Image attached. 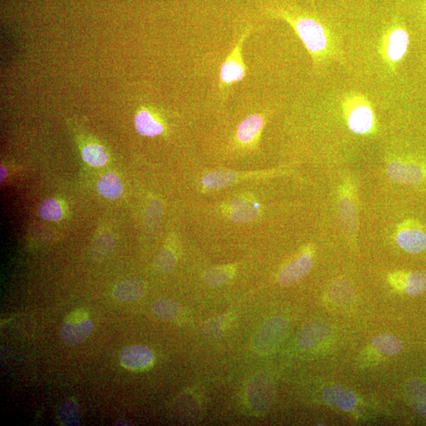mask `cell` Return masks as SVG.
I'll return each mask as SVG.
<instances>
[{
  "label": "cell",
  "instance_id": "obj_31",
  "mask_svg": "<svg viewBox=\"0 0 426 426\" xmlns=\"http://www.w3.org/2000/svg\"><path fill=\"white\" fill-rule=\"evenodd\" d=\"M114 244L111 239H99L94 248V257L97 260L104 259L112 252Z\"/></svg>",
  "mask_w": 426,
  "mask_h": 426
},
{
  "label": "cell",
  "instance_id": "obj_22",
  "mask_svg": "<svg viewBox=\"0 0 426 426\" xmlns=\"http://www.w3.org/2000/svg\"><path fill=\"white\" fill-rule=\"evenodd\" d=\"M376 349L386 355H394L400 353L403 348L400 339L390 335H380L372 340Z\"/></svg>",
  "mask_w": 426,
  "mask_h": 426
},
{
  "label": "cell",
  "instance_id": "obj_25",
  "mask_svg": "<svg viewBox=\"0 0 426 426\" xmlns=\"http://www.w3.org/2000/svg\"><path fill=\"white\" fill-rule=\"evenodd\" d=\"M405 293L410 296H417L426 291V272L410 273L405 281Z\"/></svg>",
  "mask_w": 426,
  "mask_h": 426
},
{
  "label": "cell",
  "instance_id": "obj_28",
  "mask_svg": "<svg viewBox=\"0 0 426 426\" xmlns=\"http://www.w3.org/2000/svg\"><path fill=\"white\" fill-rule=\"evenodd\" d=\"M231 273L225 268H212L204 273V281L212 288L219 287L230 279Z\"/></svg>",
  "mask_w": 426,
  "mask_h": 426
},
{
  "label": "cell",
  "instance_id": "obj_13",
  "mask_svg": "<svg viewBox=\"0 0 426 426\" xmlns=\"http://www.w3.org/2000/svg\"><path fill=\"white\" fill-rule=\"evenodd\" d=\"M409 43L408 34L400 27L390 31L386 44V55L390 62L400 61L406 53Z\"/></svg>",
  "mask_w": 426,
  "mask_h": 426
},
{
  "label": "cell",
  "instance_id": "obj_11",
  "mask_svg": "<svg viewBox=\"0 0 426 426\" xmlns=\"http://www.w3.org/2000/svg\"><path fill=\"white\" fill-rule=\"evenodd\" d=\"M94 329V323L89 319L77 322H67L61 329V339L64 344L76 346L87 340Z\"/></svg>",
  "mask_w": 426,
  "mask_h": 426
},
{
  "label": "cell",
  "instance_id": "obj_7",
  "mask_svg": "<svg viewBox=\"0 0 426 426\" xmlns=\"http://www.w3.org/2000/svg\"><path fill=\"white\" fill-rule=\"evenodd\" d=\"M397 243L410 253H422L426 248V233L415 224H404L397 233Z\"/></svg>",
  "mask_w": 426,
  "mask_h": 426
},
{
  "label": "cell",
  "instance_id": "obj_34",
  "mask_svg": "<svg viewBox=\"0 0 426 426\" xmlns=\"http://www.w3.org/2000/svg\"><path fill=\"white\" fill-rule=\"evenodd\" d=\"M116 425H132V424L124 420H121L116 423Z\"/></svg>",
  "mask_w": 426,
  "mask_h": 426
},
{
  "label": "cell",
  "instance_id": "obj_27",
  "mask_svg": "<svg viewBox=\"0 0 426 426\" xmlns=\"http://www.w3.org/2000/svg\"><path fill=\"white\" fill-rule=\"evenodd\" d=\"M38 214L42 219L50 222H58L62 218V209L54 199H48L40 204Z\"/></svg>",
  "mask_w": 426,
  "mask_h": 426
},
{
  "label": "cell",
  "instance_id": "obj_29",
  "mask_svg": "<svg viewBox=\"0 0 426 426\" xmlns=\"http://www.w3.org/2000/svg\"><path fill=\"white\" fill-rule=\"evenodd\" d=\"M176 266V258L173 251L165 248L155 261V268L161 273H172Z\"/></svg>",
  "mask_w": 426,
  "mask_h": 426
},
{
  "label": "cell",
  "instance_id": "obj_6",
  "mask_svg": "<svg viewBox=\"0 0 426 426\" xmlns=\"http://www.w3.org/2000/svg\"><path fill=\"white\" fill-rule=\"evenodd\" d=\"M338 218L341 229L348 236L358 231L359 220L353 197L346 187L341 191L338 202Z\"/></svg>",
  "mask_w": 426,
  "mask_h": 426
},
{
  "label": "cell",
  "instance_id": "obj_9",
  "mask_svg": "<svg viewBox=\"0 0 426 426\" xmlns=\"http://www.w3.org/2000/svg\"><path fill=\"white\" fill-rule=\"evenodd\" d=\"M314 266L312 255L308 252L300 256L284 268L278 277V281L283 287L293 286L307 275Z\"/></svg>",
  "mask_w": 426,
  "mask_h": 426
},
{
  "label": "cell",
  "instance_id": "obj_30",
  "mask_svg": "<svg viewBox=\"0 0 426 426\" xmlns=\"http://www.w3.org/2000/svg\"><path fill=\"white\" fill-rule=\"evenodd\" d=\"M226 324V318L223 316L217 317L206 323L204 331L212 339L219 338L223 336Z\"/></svg>",
  "mask_w": 426,
  "mask_h": 426
},
{
  "label": "cell",
  "instance_id": "obj_23",
  "mask_svg": "<svg viewBox=\"0 0 426 426\" xmlns=\"http://www.w3.org/2000/svg\"><path fill=\"white\" fill-rule=\"evenodd\" d=\"M329 294L334 302L339 304L351 302L354 298V290L351 283L345 280H339L329 288Z\"/></svg>",
  "mask_w": 426,
  "mask_h": 426
},
{
  "label": "cell",
  "instance_id": "obj_15",
  "mask_svg": "<svg viewBox=\"0 0 426 426\" xmlns=\"http://www.w3.org/2000/svg\"><path fill=\"white\" fill-rule=\"evenodd\" d=\"M406 394L416 413L426 418V383L418 378L409 380Z\"/></svg>",
  "mask_w": 426,
  "mask_h": 426
},
{
  "label": "cell",
  "instance_id": "obj_8",
  "mask_svg": "<svg viewBox=\"0 0 426 426\" xmlns=\"http://www.w3.org/2000/svg\"><path fill=\"white\" fill-rule=\"evenodd\" d=\"M387 174L390 180L395 183H404L417 186L424 180V172L415 163L393 161L389 163Z\"/></svg>",
  "mask_w": 426,
  "mask_h": 426
},
{
  "label": "cell",
  "instance_id": "obj_35",
  "mask_svg": "<svg viewBox=\"0 0 426 426\" xmlns=\"http://www.w3.org/2000/svg\"><path fill=\"white\" fill-rule=\"evenodd\" d=\"M424 9L426 11V0H424Z\"/></svg>",
  "mask_w": 426,
  "mask_h": 426
},
{
  "label": "cell",
  "instance_id": "obj_16",
  "mask_svg": "<svg viewBox=\"0 0 426 426\" xmlns=\"http://www.w3.org/2000/svg\"><path fill=\"white\" fill-rule=\"evenodd\" d=\"M144 283L138 280L131 279L121 282L114 290V297L121 302H133L140 300L145 294Z\"/></svg>",
  "mask_w": 426,
  "mask_h": 426
},
{
  "label": "cell",
  "instance_id": "obj_26",
  "mask_svg": "<svg viewBox=\"0 0 426 426\" xmlns=\"http://www.w3.org/2000/svg\"><path fill=\"white\" fill-rule=\"evenodd\" d=\"M61 422L64 425H80L81 417L77 405L73 400H67L64 403L59 411Z\"/></svg>",
  "mask_w": 426,
  "mask_h": 426
},
{
  "label": "cell",
  "instance_id": "obj_20",
  "mask_svg": "<svg viewBox=\"0 0 426 426\" xmlns=\"http://www.w3.org/2000/svg\"><path fill=\"white\" fill-rule=\"evenodd\" d=\"M99 194L109 199H117L123 194V186L119 178L114 173L104 175L98 182Z\"/></svg>",
  "mask_w": 426,
  "mask_h": 426
},
{
  "label": "cell",
  "instance_id": "obj_17",
  "mask_svg": "<svg viewBox=\"0 0 426 426\" xmlns=\"http://www.w3.org/2000/svg\"><path fill=\"white\" fill-rule=\"evenodd\" d=\"M138 133L145 137H155L163 133L165 127L153 114L146 109L140 111L134 119Z\"/></svg>",
  "mask_w": 426,
  "mask_h": 426
},
{
  "label": "cell",
  "instance_id": "obj_12",
  "mask_svg": "<svg viewBox=\"0 0 426 426\" xmlns=\"http://www.w3.org/2000/svg\"><path fill=\"white\" fill-rule=\"evenodd\" d=\"M265 123V118L261 114L247 116L238 126L236 139L239 143L245 146L253 143L259 137Z\"/></svg>",
  "mask_w": 426,
  "mask_h": 426
},
{
  "label": "cell",
  "instance_id": "obj_5",
  "mask_svg": "<svg viewBox=\"0 0 426 426\" xmlns=\"http://www.w3.org/2000/svg\"><path fill=\"white\" fill-rule=\"evenodd\" d=\"M332 332L330 325L321 319L312 320L305 324L297 337L298 346L304 351L315 347Z\"/></svg>",
  "mask_w": 426,
  "mask_h": 426
},
{
  "label": "cell",
  "instance_id": "obj_2",
  "mask_svg": "<svg viewBox=\"0 0 426 426\" xmlns=\"http://www.w3.org/2000/svg\"><path fill=\"white\" fill-rule=\"evenodd\" d=\"M274 396V383L267 374H256L248 383L246 390L247 403L255 413L266 411L271 406Z\"/></svg>",
  "mask_w": 426,
  "mask_h": 426
},
{
  "label": "cell",
  "instance_id": "obj_24",
  "mask_svg": "<svg viewBox=\"0 0 426 426\" xmlns=\"http://www.w3.org/2000/svg\"><path fill=\"white\" fill-rule=\"evenodd\" d=\"M83 160L92 167H102L108 162L109 156L104 148L98 145H89L83 149Z\"/></svg>",
  "mask_w": 426,
  "mask_h": 426
},
{
  "label": "cell",
  "instance_id": "obj_14",
  "mask_svg": "<svg viewBox=\"0 0 426 426\" xmlns=\"http://www.w3.org/2000/svg\"><path fill=\"white\" fill-rule=\"evenodd\" d=\"M322 399L326 403L344 410H351L357 402L356 396L351 390H346L340 386L325 388L322 393Z\"/></svg>",
  "mask_w": 426,
  "mask_h": 426
},
{
  "label": "cell",
  "instance_id": "obj_19",
  "mask_svg": "<svg viewBox=\"0 0 426 426\" xmlns=\"http://www.w3.org/2000/svg\"><path fill=\"white\" fill-rule=\"evenodd\" d=\"M239 176L237 173L229 172V170H216V172L205 175L202 182L205 188H222L236 182Z\"/></svg>",
  "mask_w": 426,
  "mask_h": 426
},
{
  "label": "cell",
  "instance_id": "obj_10",
  "mask_svg": "<svg viewBox=\"0 0 426 426\" xmlns=\"http://www.w3.org/2000/svg\"><path fill=\"white\" fill-rule=\"evenodd\" d=\"M154 354L151 348L134 345L125 348L120 354V361L122 366L132 371H139L152 364Z\"/></svg>",
  "mask_w": 426,
  "mask_h": 426
},
{
  "label": "cell",
  "instance_id": "obj_32",
  "mask_svg": "<svg viewBox=\"0 0 426 426\" xmlns=\"http://www.w3.org/2000/svg\"><path fill=\"white\" fill-rule=\"evenodd\" d=\"M85 319H88L87 312L80 310L73 312L72 314L69 315L67 321V322H77L83 321Z\"/></svg>",
  "mask_w": 426,
  "mask_h": 426
},
{
  "label": "cell",
  "instance_id": "obj_21",
  "mask_svg": "<svg viewBox=\"0 0 426 426\" xmlns=\"http://www.w3.org/2000/svg\"><path fill=\"white\" fill-rule=\"evenodd\" d=\"M180 310V305L168 298H160L156 300L152 307L153 314L167 322L175 321L179 316Z\"/></svg>",
  "mask_w": 426,
  "mask_h": 426
},
{
  "label": "cell",
  "instance_id": "obj_4",
  "mask_svg": "<svg viewBox=\"0 0 426 426\" xmlns=\"http://www.w3.org/2000/svg\"><path fill=\"white\" fill-rule=\"evenodd\" d=\"M285 319L275 317L261 326L253 340L256 351L261 354L273 351L280 344L288 331Z\"/></svg>",
  "mask_w": 426,
  "mask_h": 426
},
{
  "label": "cell",
  "instance_id": "obj_33",
  "mask_svg": "<svg viewBox=\"0 0 426 426\" xmlns=\"http://www.w3.org/2000/svg\"><path fill=\"white\" fill-rule=\"evenodd\" d=\"M6 176V170L4 168L1 167V182H3L5 180Z\"/></svg>",
  "mask_w": 426,
  "mask_h": 426
},
{
  "label": "cell",
  "instance_id": "obj_3",
  "mask_svg": "<svg viewBox=\"0 0 426 426\" xmlns=\"http://www.w3.org/2000/svg\"><path fill=\"white\" fill-rule=\"evenodd\" d=\"M346 121L350 130L365 134L373 130L375 123L371 106L364 97H352L345 104Z\"/></svg>",
  "mask_w": 426,
  "mask_h": 426
},
{
  "label": "cell",
  "instance_id": "obj_18",
  "mask_svg": "<svg viewBox=\"0 0 426 426\" xmlns=\"http://www.w3.org/2000/svg\"><path fill=\"white\" fill-rule=\"evenodd\" d=\"M259 215L257 204L246 199H238L231 204L230 217L234 222L244 224L253 222Z\"/></svg>",
  "mask_w": 426,
  "mask_h": 426
},
{
  "label": "cell",
  "instance_id": "obj_1",
  "mask_svg": "<svg viewBox=\"0 0 426 426\" xmlns=\"http://www.w3.org/2000/svg\"><path fill=\"white\" fill-rule=\"evenodd\" d=\"M251 31V26L248 27L241 34L239 41L220 68L219 89L224 95L231 85L244 80L246 75V67L243 60V56H241V49H243L244 43Z\"/></svg>",
  "mask_w": 426,
  "mask_h": 426
}]
</instances>
